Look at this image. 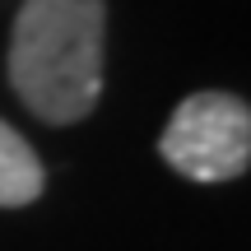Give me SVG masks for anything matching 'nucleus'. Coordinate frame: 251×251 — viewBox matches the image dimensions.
<instances>
[{"instance_id":"f257e3e1","label":"nucleus","mask_w":251,"mask_h":251,"mask_svg":"<svg viewBox=\"0 0 251 251\" xmlns=\"http://www.w3.org/2000/svg\"><path fill=\"white\" fill-rule=\"evenodd\" d=\"M102 0H24L9 37V89L47 126L84 121L102 93Z\"/></svg>"},{"instance_id":"f03ea898","label":"nucleus","mask_w":251,"mask_h":251,"mask_svg":"<svg viewBox=\"0 0 251 251\" xmlns=\"http://www.w3.org/2000/svg\"><path fill=\"white\" fill-rule=\"evenodd\" d=\"M158 153L191 181H233L251 163V107L233 93H191L177 102Z\"/></svg>"},{"instance_id":"7ed1b4c3","label":"nucleus","mask_w":251,"mask_h":251,"mask_svg":"<svg viewBox=\"0 0 251 251\" xmlns=\"http://www.w3.org/2000/svg\"><path fill=\"white\" fill-rule=\"evenodd\" d=\"M42 163H37L33 144L14 130V126L0 121V209H19L33 205L42 196Z\"/></svg>"}]
</instances>
